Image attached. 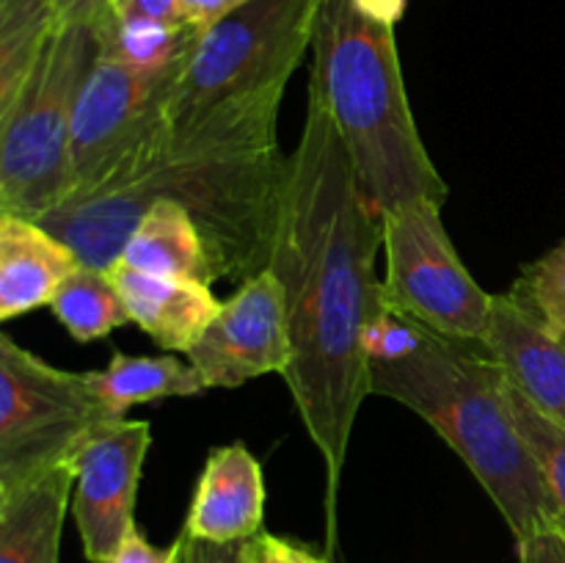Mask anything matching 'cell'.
<instances>
[{"mask_svg": "<svg viewBox=\"0 0 565 563\" xmlns=\"http://www.w3.org/2000/svg\"><path fill=\"white\" fill-rule=\"evenodd\" d=\"M381 246V210L370 202L331 110L309 92L301 138L287 155L268 268L285 287L292 337L285 381L323 456L331 530L356 414L373 395L364 340L386 307L384 282L375 279Z\"/></svg>", "mask_w": 565, "mask_h": 563, "instance_id": "1", "label": "cell"}, {"mask_svg": "<svg viewBox=\"0 0 565 563\" xmlns=\"http://www.w3.org/2000/svg\"><path fill=\"white\" fill-rule=\"evenodd\" d=\"M160 125L97 185L72 193L39 224L55 232L81 265L108 270L152 202L174 199L202 230L221 279L243 285L270 265L285 202L287 158L279 147H169Z\"/></svg>", "mask_w": 565, "mask_h": 563, "instance_id": "2", "label": "cell"}, {"mask_svg": "<svg viewBox=\"0 0 565 563\" xmlns=\"http://www.w3.org/2000/svg\"><path fill=\"white\" fill-rule=\"evenodd\" d=\"M373 395L417 412L500 508L516 544L557 528V508L508 401V375L486 342L423 326V346L397 362L370 364Z\"/></svg>", "mask_w": 565, "mask_h": 563, "instance_id": "3", "label": "cell"}, {"mask_svg": "<svg viewBox=\"0 0 565 563\" xmlns=\"http://www.w3.org/2000/svg\"><path fill=\"white\" fill-rule=\"evenodd\" d=\"M397 22L359 0H320L312 36L309 92L334 116L359 180L381 213L417 196L441 204L447 199V182L408 103Z\"/></svg>", "mask_w": 565, "mask_h": 563, "instance_id": "4", "label": "cell"}, {"mask_svg": "<svg viewBox=\"0 0 565 563\" xmlns=\"http://www.w3.org/2000/svg\"><path fill=\"white\" fill-rule=\"evenodd\" d=\"M320 0H248L202 28L166 105L169 138L221 147H279L276 116L312 50Z\"/></svg>", "mask_w": 565, "mask_h": 563, "instance_id": "5", "label": "cell"}, {"mask_svg": "<svg viewBox=\"0 0 565 563\" xmlns=\"http://www.w3.org/2000/svg\"><path fill=\"white\" fill-rule=\"evenodd\" d=\"M99 55V25L58 22L31 75L0 108V213L39 221L72 193V119Z\"/></svg>", "mask_w": 565, "mask_h": 563, "instance_id": "6", "label": "cell"}, {"mask_svg": "<svg viewBox=\"0 0 565 563\" xmlns=\"http://www.w3.org/2000/svg\"><path fill=\"white\" fill-rule=\"evenodd\" d=\"M88 373L53 368L11 334H0V491L75 461L88 439L119 423Z\"/></svg>", "mask_w": 565, "mask_h": 563, "instance_id": "7", "label": "cell"}, {"mask_svg": "<svg viewBox=\"0 0 565 563\" xmlns=\"http://www.w3.org/2000/svg\"><path fill=\"white\" fill-rule=\"evenodd\" d=\"M384 296L395 309L439 334L486 342L494 296L469 274L441 221V202L408 199L381 213Z\"/></svg>", "mask_w": 565, "mask_h": 563, "instance_id": "8", "label": "cell"}, {"mask_svg": "<svg viewBox=\"0 0 565 563\" xmlns=\"http://www.w3.org/2000/svg\"><path fill=\"white\" fill-rule=\"evenodd\" d=\"M180 70L147 72L99 55L72 119V193L97 185L163 121Z\"/></svg>", "mask_w": 565, "mask_h": 563, "instance_id": "9", "label": "cell"}, {"mask_svg": "<svg viewBox=\"0 0 565 563\" xmlns=\"http://www.w3.org/2000/svg\"><path fill=\"white\" fill-rule=\"evenodd\" d=\"M207 390H235L246 381L287 373L292 364L290 318L279 276L270 268L243 282L185 353Z\"/></svg>", "mask_w": 565, "mask_h": 563, "instance_id": "10", "label": "cell"}, {"mask_svg": "<svg viewBox=\"0 0 565 563\" xmlns=\"http://www.w3.org/2000/svg\"><path fill=\"white\" fill-rule=\"evenodd\" d=\"M149 445L152 425L125 417L97 431L75 456L72 513L92 563H110L136 530V497Z\"/></svg>", "mask_w": 565, "mask_h": 563, "instance_id": "11", "label": "cell"}, {"mask_svg": "<svg viewBox=\"0 0 565 563\" xmlns=\"http://www.w3.org/2000/svg\"><path fill=\"white\" fill-rule=\"evenodd\" d=\"M263 467L243 442L215 447L193 489L185 530L202 541H248L263 533Z\"/></svg>", "mask_w": 565, "mask_h": 563, "instance_id": "12", "label": "cell"}, {"mask_svg": "<svg viewBox=\"0 0 565 563\" xmlns=\"http://www.w3.org/2000/svg\"><path fill=\"white\" fill-rule=\"evenodd\" d=\"M486 348L535 408L565 428V334L552 331L511 296H494Z\"/></svg>", "mask_w": 565, "mask_h": 563, "instance_id": "13", "label": "cell"}, {"mask_svg": "<svg viewBox=\"0 0 565 563\" xmlns=\"http://www.w3.org/2000/svg\"><path fill=\"white\" fill-rule=\"evenodd\" d=\"M108 276L125 298L132 323L169 353L191 351L221 307L204 282L143 274L125 259H116Z\"/></svg>", "mask_w": 565, "mask_h": 563, "instance_id": "14", "label": "cell"}, {"mask_svg": "<svg viewBox=\"0 0 565 563\" xmlns=\"http://www.w3.org/2000/svg\"><path fill=\"white\" fill-rule=\"evenodd\" d=\"M77 265V254L47 226L0 213V320L50 307Z\"/></svg>", "mask_w": 565, "mask_h": 563, "instance_id": "15", "label": "cell"}, {"mask_svg": "<svg viewBox=\"0 0 565 563\" xmlns=\"http://www.w3.org/2000/svg\"><path fill=\"white\" fill-rule=\"evenodd\" d=\"M75 461L33 475L0 491V563H58Z\"/></svg>", "mask_w": 565, "mask_h": 563, "instance_id": "16", "label": "cell"}, {"mask_svg": "<svg viewBox=\"0 0 565 563\" xmlns=\"http://www.w3.org/2000/svg\"><path fill=\"white\" fill-rule=\"evenodd\" d=\"M136 270L213 285L221 279L202 230L174 199H158L127 237L121 257Z\"/></svg>", "mask_w": 565, "mask_h": 563, "instance_id": "17", "label": "cell"}, {"mask_svg": "<svg viewBox=\"0 0 565 563\" xmlns=\"http://www.w3.org/2000/svg\"><path fill=\"white\" fill-rule=\"evenodd\" d=\"M99 401L125 419L127 408L138 403L163 401V397H193L207 392L202 375L191 362H182L177 353L166 357H130L114 351L108 368L86 370Z\"/></svg>", "mask_w": 565, "mask_h": 563, "instance_id": "18", "label": "cell"}, {"mask_svg": "<svg viewBox=\"0 0 565 563\" xmlns=\"http://www.w3.org/2000/svg\"><path fill=\"white\" fill-rule=\"evenodd\" d=\"M58 323L77 342H94L130 323L125 298L110 282L108 270L77 265L50 304Z\"/></svg>", "mask_w": 565, "mask_h": 563, "instance_id": "19", "label": "cell"}, {"mask_svg": "<svg viewBox=\"0 0 565 563\" xmlns=\"http://www.w3.org/2000/svg\"><path fill=\"white\" fill-rule=\"evenodd\" d=\"M202 28L158 20H108L99 25L103 55L147 72L180 70L191 55Z\"/></svg>", "mask_w": 565, "mask_h": 563, "instance_id": "20", "label": "cell"}, {"mask_svg": "<svg viewBox=\"0 0 565 563\" xmlns=\"http://www.w3.org/2000/svg\"><path fill=\"white\" fill-rule=\"evenodd\" d=\"M55 28L53 0H0V108L31 75Z\"/></svg>", "mask_w": 565, "mask_h": 563, "instance_id": "21", "label": "cell"}, {"mask_svg": "<svg viewBox=\"0 0 565 563\" xmlns=\"http://www.w3.org/2000/svg\"><path fill=\"white\" fill-rule=\"evenodd\" d=\"M508 401H511L519 434H522L524 445H527L530 456L535 458V467H539L541 478H544L546 489L555 500L557 528L565 533V428L552 417H546L541 408H535L511 379H508Z\"/></svg>", "mask_w": 565, "mask_h": 563, "instance_id": "22", "label": "cell"}, {"mask_svg": "<svg viewBox=\"0 0 565 563\" xmlns=\"http://www.w3.org/2000/svg\"><path fill=\"white\" fill-rule=\"evenodd\" d=\"M508 296L546 329L565 334V241L535 263L524 265Z\"/></svg>", "mask_w": 565, "mask_h": 563, "instance_id": "23", "label": "cell"}, {"mask_svg": "<svg viewBox=\"0 0 565 563\" xmlns=\"http://www.w3.org/2000/svg\"><path fill=\"white\" fill-rule=\"evenodd\" d=\"M248 541H202L182 533L177 539V550L180 563H252Z\"/></svg>", "mask_w": 565, "mask_h": 563, "instance_id": "24", "label": "cell"}, {"mask_svg": "<svg viewBox=\"0 0 565 563\" xmlns=\"http://www.w3.org/2000/svg\"><path fill=\"white\" fill-rule=\"evenodd\" d=\"M248 552H252V563H331L326 557L309 552L307 546L274 533L254 535L248 541Z\"/></svg>", "mask_w": 565, "mask_h": 563, "instance_id": "25", "label": "cell"}, {"mask_svg": "<svg viewBox=\"0 0 565 563\" xmlns=\"http://www.w3.org/2000/svg\"><path fill=\"white\" fill-rule=\"evenodd\" d=\"M110 17L116 20H158L171 25H193L188 22L182 0H114Z\"/></svg>", "mask_w": 565, "mask_h": 563, "instance_id": "26", "label": "cell"}, {"mask_svg": "<svg viewBox=\"0 0 565 563\" xmlns=\"http://www.w3.org/2000/svg\"><path fill=\"white\" fill-rule=\"evenodd\" d=\"M519 546V563H565V533L550 528Z\"/></svg>", "mask_w": 565, "mask_h": 563, "instance_id": "27", "label": "cell"}, {"mask_svg": "<svg viewBox=\"0 0 565 563\" xmlns=\"http://www.w3.org/2000/svg\"><path fill=\"white\" fill-rule=\"evenodd\" d=\"M58 22H86V25H103L110 17L114 0H53Z\"/></svg>", "mask_w": 565, "mask_h": 563, "instance_id": "28", "label": "cell"}, {"mask_svg": "<svg viewBox=\"0 0 565 563\" xmlns=\"http://www.w3.org/2000/svg\"><path fill=\"white\" fill-rule=\"evenodd\" d=\"M171 557H174V544H171L169 550H158V546L149 544L136 528L127 535L121 550L110 557V563H171Z\"/></svg>", "mask_w": 565, "mask_h": 563, "instance_id": "29", "label": "cell"}, {"mask_svg": "<svg viewBox=\"0 0 565 563\" xmlns=\"http://www.w3.org/2000/svg\"><path fill=\"white\" fill-rule=\"evenodd\" d=\"M243 3H248V0H182V9H185L188 22H193L199 28H207L213 22H218L221 17L241 9Z\"/></svg>", "mask_w": 565, "mask_h": 563, "instance_id": "30", "label": "cell"}]
</instances>
